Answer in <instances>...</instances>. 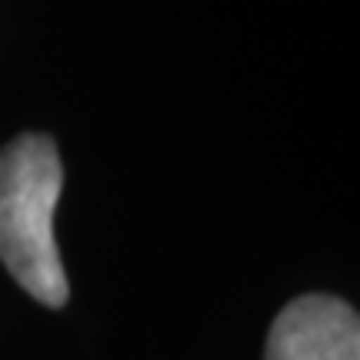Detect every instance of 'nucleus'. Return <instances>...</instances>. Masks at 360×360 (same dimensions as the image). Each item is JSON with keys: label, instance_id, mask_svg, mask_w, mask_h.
Here are the masks:
<instances>
[{"label": "nucleus", "instance_id": "2", "mask_svg": "<svg viewBox=\"0 0 360 360\" xmlns=\"http://www.w3.org/2000/svg\"><path fill=\"white\" fill-rule=\"evenodd\" d=\"M264 360H360L357 310L327 294L287 304L270 327Z\"/></svg>", "mask_w": 360, "mask_h": 360}, {"label": "nucleus", "instance_id": "1", "mask_svg": "<svg viewBox=\"0 0 360 360\" xmlns=\"http://www.w3.org/2000/svg\"><path fill=\"white\" fill-rule=\"evenodd\" d=\"M60 184L51 137L20 134L0 150V264L44 307H64L70 294L53 240Z\"/></svg>", "mask_w": 360, "mask_h": 360}]
</instances>
